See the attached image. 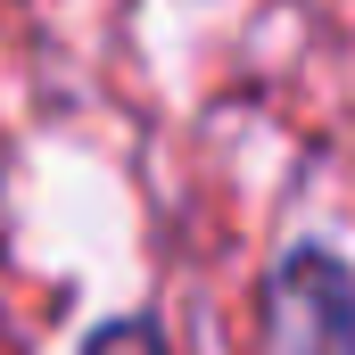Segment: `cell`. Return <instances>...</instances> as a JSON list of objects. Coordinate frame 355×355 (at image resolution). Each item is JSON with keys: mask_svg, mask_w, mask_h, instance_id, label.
Instances as JSON below:
<instances>
[{"mask_svg": "<svg viewBox=\"0 0 355 355\" xmlns=\"http://www.w3.org/2000/svg\"><path fill=\"white\" fill-rule=\"evenodd\" d=\"M265 355H355V272L322 240L281 248V265L257 289Z\"/></svg>", "mask_w": 355, "mask_h": 355, "instance_id": "obj_1", "label": "cell"}, {"mask_svg": "<svg viewBox=\"0 0 355 355\" xmlns=\"http://www.w3.org/2000/svg\"><path fill=\"white\" fill-rule=\"evenodd\" d=\"M83 355H174V347H166V322L157 314H116V322H99L83 339Z\"/></svg>", "mask_w": 355, "mask_h": 355, "instance_id": "obj_2", "label": "cell"}]
</instances>
